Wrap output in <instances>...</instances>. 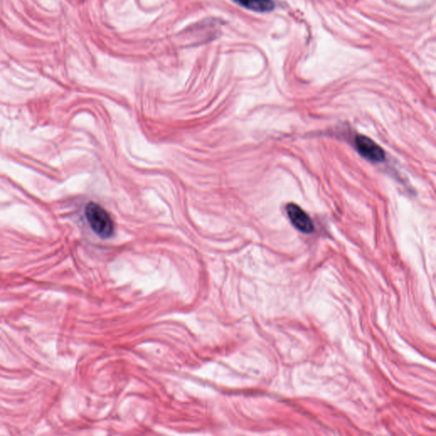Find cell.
Instances as JSON below:
<instances>
[{
    "instance_id": "7a4b0ae2",
    "label": "cell",
    "mask_w": 436,
    "mask_h": 436,
    "mask_svg": "<svg viewBox=\"0 0 436 436\" xmlns=\"http://www.w3.org/2000/svg\"><path fill=\"white\" fill-rule=\"evenodd\" d=\"M355 146L357 152L368 162L373 163H382L386 159V153L384 149L377 142L371 140L370 138L364 135H356L355 138Z\"/></svg>"
},
{
    "instance_id": "3957f363",
    "label": "cell",
    "mask_w": 436,
    "mask_h": 436,
    "mask_svg": "<svg viewBox=\"0 0 436 436\" xmlns=\"http://www.w3.org/2000/svg\"><path fill=\"white\" fill-rule=\"evenodd\" d=\"M285 210H287L289 219L296 230L303 234L313 233L314 230V223L308 214L301 207L294 203H290L285 207Z\"/></svg>"
},
{
    "instance_id": "277c9868",
    "label": "cell",
    "mask_w": 436,
    "mask_h": 436,
    "mask_svg": "<svg viewBox=\"0 0 436 436\" xmlns=\"http://www.w3.org/2000/svg\"><path fill=\"white\" fill-rule=\"evenodd\" d=\"M234 1L243 8L259 13L272 12L275 7L273 0H234Z\"/></svg>"
},
{
    "instance_id": "6da1fadb",
    "label": "cell",
    "mask_w": 436,
    "mask_h": 436,
    "mask_svg": "<svg viewBox=\"0 0 436 436\" xmlns=\"http://www.w3.org/2000/svg\"><path fill=\"white\" fill-rule=\"evenodd\" d=\"M85 216L93 232L100 238L109 239L114 234V224L107 210L95 202L88 203Z\"/></svg>"
}]
</instances>
